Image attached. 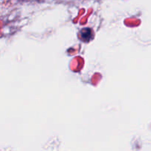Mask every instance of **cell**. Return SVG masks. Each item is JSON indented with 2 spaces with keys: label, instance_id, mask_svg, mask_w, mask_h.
Returning a JSON list of instances; mask_svg holds the SVG:
<instances>
[{
  "label": "cell",
  "instance_id": "obj_1",
  "mask_svg": "<svg viewBox=\"0 0 151 151\" xmlns=\"http://www.w3.org/2000/svg\"><path fill=\"white\" fill-rule=\"evenodd\" d=\"M80 35H81V38L83 41L88 42L92 38V31L89 28H83L81 31Z\"/></svg>",
  "mask_w": 151,
  "mask_h": 151
}]
</instances>
